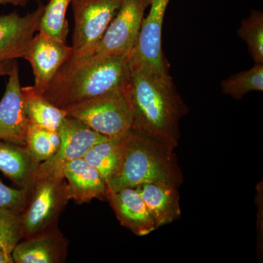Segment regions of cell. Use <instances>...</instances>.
Listing matches in <instances>:
<instances>
[{"instance_id": "6da1fadb", "label": "cell", "mask_w": 263, "mask_h": 263, "mask_svg": "<svg viewBox=\"0 0 263 263\" xmlns=\"http://www.w3.org/2000/svg\"><path fill=\"white\" fill-rule=\"evenodd\" d=\"M124 91L132 112V129L175 149L180 120L188 108L169 73L131 69Z\"/></svg>"}, {"instance_id": "7a4b0ae2", "label": "cell", "mask_w": 263, "mask_h": 263, "mask_svg": "<svg viewBox=\"0 0 263 263\" xmlns=\"http://www.w3.org/2000/svg\"><path fill=\"white\" fill-rule=\"evenodd\" d=\"M128 57H70L41 96L67 111L100 95L124 89L131 73Z\"/></svg>"}, {"instance_id": "3957f363", "label": "cell", "mask_w": 263, "mask_h": 263, "mask_svg": "<svg viewBox=\"0 0 263 263\" xmlns=\"http://www.w3.org/2000/svg\"><path fill=\"white\" fill-rule=\"evenodd\" d=\"M174 150L155 138L129 129L121 138L119 162L109 181L108 193L154 182L179 187L183 177Z\"/></svg>"}, {"instance_id": "277c9868", "label": "cell", "mask_w": 263, "mask_h": 263, "mask_svg": "<svg viewBox=\"0 0 263 263\" xmlns=\"http://www.w3.org/2000/svg\"><path fill=\"white\" fill-rule=\"evenodd\" d=\"M108 138L124 136L133 126V117L124 89L97 97L66 111Z\"/></svg>"}, {"instance_id": "5b68a950", "label": "cell", "mask_w": 263, "mask_h": 263, "mask_svg": "<svg viewBox=\"0 0 263 263\" xmlns=\"http://www.w3.org/2000/svg\"><path fill=\"white\" fill-rule=\"evenodd\" d=\"M123 0H72L74 27L72 58L94 53Z\"/></svg>"}, {"instance_id": "8992f818", "label": "cell", "mask_w": 263, "mask_h": 263, "mask_svg": "<svg viewBox=\"0 0 263 263\" xmlns=\"http://www.w3.org/2000/svg\"><path fill=\"white\" fill-rule=\"evenodd\" d=\"M63 181L53 177L34 178L22 212L24 236L30 238L43 233L56 219L69 200Z\"/></svg>"}, {"instance_id": "52a82bcc", "label": "cell", "mask_w": 263, "mask_h": 263, "mask_svg": "<svg viewBox=\"0 0 263 263\" xmlns=\"http://www.w3.org/2000/svg\"><path fill=\"white\" fill-rule=\"evenodd\" d=\"M152 0H123L91 56L129 57L139 35L145 12Z\"/></svg>"}, {"instance_id": "ba28073f", "label": "cell", "mask_w": 263, "mask_h": 263, "mask_svg": "<svg viewBox=\"0 0 263 263\" xmlns=\"http://www.w3.org/2000/svg\"><path fill=\"white\" fill-rule=\"evenodd\" d=\"M58 133L61 139L60 148L51 158L38 164L34 178L64 179L63 170L66 164L71 161L84 158L91 147L108 138L79 119L67 115Z\"/></svg>"}, {"instance_id": "9c48e42d", "label": "cell", "mask_w": 263, "mask_h": 263, "mask_svg": "<svg viewBox=\"0 0 263 263\" xmlns=\"http://www.w3.org/2000/svg\"><path fill=\"white\" fill-rule=\"evenodd\" d=\"M171 0H152L148 15L142 23L139 35L129 53L131 69L169 73V64L162 50V26Z\"/></svg>"}, {"instance_id": "30bf717a", "label": "cell", "mask_w": 263, "mask_h": 263, "mask_svg": "<svg viewBox=\"0 0 263 263\" xmlns=\"http://www.w3.org/2000/svg\"><path fill=\"white\" fill-rule=\"evenodd\" d=\"M72 49L66 43L38 32L29 43L24 59L32 66L34 76L33 89L42 95L61 66L72 57Z\"/></svg>"}, {"instance_id": "8fae6325", "label": "cell", "mask_w": 263, "mask_h": 263, "mask_svg": "<svg viewBox=\"0 0 263 263\" xmlns=\"http://www.w3.org/2000/svg\"><path fill=\"white\" fill-rule=\"evenodd\" d=\"M8 81L0 101V140L26 146L29 121L24 114L19 67L13 62Z\"/></svg>"}, {"instance_id": "7c38bea8", "label": "cell", "mask_w": 263, "mask_h": 263, "mask_svg": "<svg viewBox=\"0 0 263 263\" xmlns=\"http://www.w3.org/2000/svg\"><path fill=\"white\" fill-rule=\"evenodd\" d=\"M44 8L41 5L24 16L15 12L0 16V63L24 58L29 43L39 31Z\"/></svg>"}, {"instance_id": "4fadbf2b", "label": "cell", "mask_w": 263, "mask_h": 263, "mask_svg": "<svg viewBox=\"0 0 263 263\" xmlns=\"http://www.w3.org/2000/svg\"><path fill=\"white\" fill-rule=\"evenodd\" d=\"M108 198L123 226L139 236L157 229L146 202L135 188L108 193Z\"/></svg>"}, {"instance_id": "5bb4252c", "label": "cell", "mask_w": 263, "mask_h": 263, "mask_svg": "<svg viewBox=\"0 0 263 263\" xmlns=\"http://www.w3.org/2000/svg\"><path fill=\"white\" fill-rule=\"evenodd\" d=\"M67 197L78 203L108 197V186L98 170L84 158L71 161L63 170Z\"/></svg>"}, {"instance_id": "9a60e30c", "label": "cell", "mask_w": 263, "mask_h": 263, "mask_svg": "<svg viewBox=\"0 0 263 263\" xmlns=\"http://www.w3.org/2000/svg\"><path fill=\"white\" fill-rule=\"evenodd\" d=\"M177 186L169 183H144L135 188L146 202L157 228L171 224L181 216Z\"/></svg>"}, {"instance_id": "2e32d148", "label": "cell", "mask_w": 263, "mask_h": 263, "mask_svg": "<svg viewBox=\"0 0 263 263\" xmlns=\"http://www.w3.org/2000/svg\"><path fill=\"white\" fill-rule=\"evenodd\" d=\"M39 163L25 146L0 140V171L22 188H29Z\"/></svg>"}, {"instance_id": "e0dca14e", "label": "cell", "mask_w": 263, "mask_h": 263, "mask_svg": "<svg viewBox=\"0 0 263 263\" xmlns=\"http://www.w3.org/2000/svg\"><path fill=\"white\" fill-rule=\"evenodd\" d=\"M24 114L29 122L52 132H58L67 117L65 110L57 108L41 95L32 86L22 87Z\"/></svg>"}, {"instance_id": "ac0fdd59", "label": "cell", "mask_w": 263, "mask_h": 263, "mask_svg": "<svg viewBox=\"0 0 263 263\" xmlns=\"http://www.w3.org/2000/svg\"><path fill=\"white\" fill-rule=\"evenodd\" d=\"M53 234H40L15 246L12 257L16 263L60 262L58 240Z\"/></svg>"}, {"instance_id": "d6986e66", "label": "cell", "mask_w": 263, "mask_h": 263, "mask_svg": "<svg viewBox=\"0 0 263 263\" xmlns=\"http://www.w3.org/2000/svg\"><path fill=\"white\" fill-rule=\"evenodd\" d=\"M121 137L108 138L94 145L84 157L88 163L95 167L108 186L117 169L120 153Z\"/></svg>"}, {"instance_id": "ffe728a7", "label": "cell", "mask_w": 263, "mask_h": 263, "mask_svg": "<svg viewBox=\"0 0 263 263\" xmlns=\"http://www.w3.org/2000/svg\"><path fill=\"white\" fill-rule=\"evenodd\" d=\"M72 0H49L45 6L38 32L61 42H67L69 24L66 15Z\"/></svg>"}, {"instance_id": "44dd1931", "label": "cell", "mask_w": 263, "mask_h": 263, "mask_svg": "<svg viewBox=\"0 0 263 263\" xmlns=\"http://www.w3.org/2000/svg\"><path fill=\"white\" fill-rule=\"evenodd\" d=\"M61 143L58 132H52L29 122L26 137V148L37 163L51 158Z\"/></svg>"}, {"instance_id": "7402d4cb", "label": "cell", "mask_w": 263, "mask_h": 263, "mask_svg": "<svg viewBox=\"0 0 263 263\" xmlns=\"http://www.w3.org/2000/svg\"><path fill=\"white\" fill-rule=\"evenodd\" d=\"M224 95L241 100L251 91H263V64H254L249 70L233 74L221 83Z\"/></svg>"}, {"instance_id": "603a6c76", "label": "cell", "mask_w": 263, "mask_h": 263, "mask_svg": "<svg viewBox=\"0 0 263 263\" xmlns=\"http://www.w3.org/2000/svg\"><path fill=\"white\" fill-rule=\"evenodd\" d=\"M238 36L247 43L249 56L254 64H263V13L252 10L247 18L241 21Z\"/></svg>"}, {"instance_id": "cb8c5ba5", "label": "cell", "mask_w": 263, "mask_h": 263, "mask_svg": "<svg viewBox=\"0 0 263 263\" xmlns=\"http://www.w3.org/2000/svg\"><path fill=\"white\" fill-rule=\"evenodd\" d=\"M22 237V212L0 208V251L12 254Z\"/></svg>"}, {"instance_id": "d4e9b609", "label": "cell", "mask_w": 263, "mask_h": 263, "mask_svg": "<svg viewBox=\"0 0 263 263\" xmlns=\"http://www.w3.org/2000/svg\"><path fill=\"white\" fill-rule=\"evenodd\" d=\"M29 188L15 190L0 181V208H8L23 212L29 197Z\"/></svg>"}, {"instance_id": "484cf974", "label": "cell", "mask_w": 263, "mask_h": 263, "mask_svg": "<svg viewBox=\"0 0 263 263\" xmlns=\"http://www.w3.org/2000/svg\"><path fill=\"white\" fill-rule=\"evenodd\" d=\"M13 62L11 61H7L0 63V77L4 76H8L11 69Z\"/></svg>"}, {"instance_id": "4316f807", "label": "cell", "mask_w": 263, "mask_h": 263, "mask_svg": "<svg viewBox=\"0 0 263 263\" xmlns=\"http://www.w3.org/2000/svg\"><path fill=\"white\" fill-rule=\"evenodd\" d=\"M32 0H0V4H11L25 6Z\"/></svg>"}, {"instance_id": "83f0119b", "label": "cell", "mask_w": 263, "mask_h": 263, "mask_svg": "<svg viewBox=\"0 0 263 263\" xmlns=\"http://www.w3.org/2000/svg\"><path fill=\"white\" fill-rule=\"evenodd\" d=\"M13 257L12 254L6 253V252L0 251V263H13Z\"/></svg>"}]
</instances>
